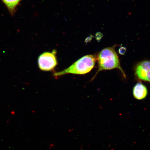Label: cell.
<instances>
[{"mask_svg":"<svg viewBox=\"0 0 150 150\" xmlns=\"http://www.w3.org/2000/svg\"><path fill=\"white\" fill-rule=\"evenodd\" d=\"M115 46L104 49L99 52L97 57L98 65V70L93 78L100 71L117 69L120 71L123 76L126 78V75L122 69L119 56L115 50Z\"/></svg>","mask_w":150,"mask_h":150,"instance_id":"obj_1","label":"cell"},{"mask_svg":"<svg viewBox=\"0 0 150 150\" xmlns=\"http://www.w3.org/2000/svg\"><path fill=\"white\" fill-rule=\"evenodd\" d=\"M97 58L95 55H89L83 56L65 70L54 73L56 77L66 74L83 75L91 71L95 66Z\"/></svg>","mask_w":150,"mask_h":150,"instance_id":"obj_2","label":"cell"},{"mask_svg":"<svg viewBox=\"0 0 150 150\" xmlns=\"http://www.w3.org/2000/svg\"><path fill=\"white\" fill-rule=\"evenodd\" d=\"M56 54V50H54L52 52H45L41 54L38 59L39 69L45 71L53 70L57 64Z\"/></svg>","mask_w":150,"mask_h":150,"instance_id":"obj_3","label":"cell"},{"mask_svg":"<svg viewBox=\"0 0 150 150\" xmlns=\"http://www.w3.org/2000/svg\"><path fill=\"white\" fill-rule=\"evenodd\" d=\"M135 73L139 79L150 82V61H144L137 65Z\"/></svg>","mask_w":150,"mask_h":150,"instance_id":"obj_4","label":"cell"},{"mask_svg":"<svg viewBox=\"0 0 150 150\" xmlns=\"http://www.w3.org/2000/svg\"><path fill=\"white\" fill-rule=\"evenodd\" d=\"M133 93L135 98L139 100H142L147 96V89L144 84L138 82L134 86Z\"/></svg>","mask_w":150,"mask_h":150,"instance_id":"obj_5","label":"cell"},{"mask_svg":"<svg viewBox=\"0 0 150 150\" xmlns=\"http://www.w3.org/2000/svg\"><path fill=\"white\" fill-rule=\"evenodd\" d=\"M22 0H1L6 7L10 14L13 16L16 12L17 6Z\"/></svg>","mask_w":150,"mask_h":150,"instance_id":"obj_6","label":"cell"},{"mask_svg":"<svg viewBox=\"0 0 150 150\" xmlns=\"http://www.w3.org/2000/svg\"><path fill=\"white\" fill-rule=\"evenodd\" d=\"M126 48L125 47H121L119 49V53L121 55H124L126 51Z\"/></svg>","mask_w":150,"mask_h":150,"instance_id":"obj_7","label":"cell"},{"mask_svg":"<svg viewBox=\"0 0 150 150\" xmlns=\"http://www.w3.org/2000/svg\"><path fill=\"white\" fill-rule=\"evenodd\" d=\"M103 36V34L102 33L98 32L96 34V37L97 40H100Z\"/></svg>","mask_w":150,"mask_h":150,"instance_id":"obj_8","label":"cell"}]
</instances>
